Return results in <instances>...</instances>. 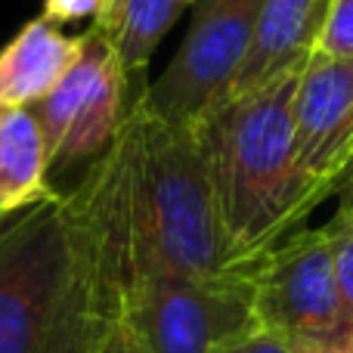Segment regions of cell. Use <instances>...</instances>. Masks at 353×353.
<instances>
[{
    "instance_id": "cell-9",
    "label": "cell",
    "mask_w": 353,
    "mask_h": 353,
    "mask_svg": "<svg viewBox=\"0 0 353 353\" xmlns=\"http://www.w3.org/2000/svg\"><path fill=\"white\" fill-rule=\"evenodd\" d=\"M332 3L335 0H263L251 53L223 99L261 90L292 68L307 65L316 53Z\"/></svg>"
},
{
    "instance_id": "cell-17",
    "label": "cell",
    "mask_w": 353,
    "mask_h": 353,
    "mask_svg": "<svg viewBox=\"0 0 353 353\" xmlns=\"http://www.w3.org/2000/svg\"><path fill=\"white\" fill-rule=\"evenodd\" d=\"M99 353H146L143 350V344L137 341L134 329H130L128 323H124V316L118 319V325L112 329V335L105 338V344L99 347Z\"/></svg>"
},
{
    "instance_id": "cell-6",
    "label": "cell",
    "mask_w": 353,
    "mask_h": 353,
    "mask_svg": "<svg viewBox=\"0 0 353 353\" xmlns=\"http://www.w3.org/2000/svg\"><path fill=\"white\" fill-rule=\"evenodd\" d=\"M128 84L103 25L81 31L78 59L47 97L28 105L47 146L50 171L93 161L115 143L128 115Z\"/></svg>"
},
{
    "instance_id": "cell-8",
    "label": "cell",
    "mask_w": 353,
    "mask_h": 353,
    "mask_svg": "<svg viewBox=\"0 0 353 353\" xmlns=\"http://www.w3.org/2000/svg\"><path fill=\"white\" fill-rule=\"evenodd\" d=\"M298 161L319 195L338 192L353 171V59L316 53L307 59L294 93Z\"/></svg>"
},
{
    "instance_id": "cell-3",
    "label": "cell",
    "mask_w": 353,
    "mask_h": 353,
    "mask_svg": "<svg viewBox=\"0 0 353 353\" xmlns=\"http://www.w3.org/2000/svg\"><path fill=\"white\" fill-rule=\"evenodd\" d=\"M146 87L143 84L128 103V115L118 130L130 161V285L149 273H245L232 263L211 171L192 124L161 118L149 105Z\"/></svg>"
},
{
    "instance_id": "cell-16",
    "label": "cell",
    "mask_w": 353,
    "mask_h": 353,
    "mask_svg": "<svg viewBox=\"0 0 353 353\" xmlns=\"http://www.w3.org/2000/svg\"><path fill=\"white\" fill-rule=\"evenodd\" d=\"M220 353H294V350L288 347L282 338L270 335V332H263V329H254V332H248V335H242L239 341L226 344Z\"/></svg>"
},
{
    "instance_id": "cell-4",
    "label": "cell",
    "mask_w": 353,
    "mask_h": 353,
    "mask_svg": "<svg viewBox=\"0 0 353 353\" xmlns=\"http://www.w3.org/2000/svg\"><path fill=\"white\" fill-rule=\"evenodd\" d=\"M254 319L294 353H353L325 230L285 236L251 267Z\"/></svg>"
},
{
    "instance_id": "cell-14",
    "label": "cell",
    "mask_w": 353,
    "mask_h": 353,
    "mask_svg": "<svg viewBox=\"0 0 353 353\" xmlns=\"http://www.w3.org/2000/svg\"><path fill=\"white\" fill-rule=\"evenodd\" d=\"M316 50L332 56H350L353 59V0H335L319 34Z\"/></svg>"
},
{
    "instance_id": "cell-5",
    "label": "cell",
    "mask_w": 353,
    "mask_h": 353,
    "mask_svg": "<svg viewBox=\"0 0 353 353\" xmlns=\"http://www.w3.org/2000/svg\"><path fill=\"white\" fill-rule=\"evenodd\" d=\"M121 316L146 353H220L261 329L251 270L230 276L149 273L124 294Z\"/></svg>"
},
{
    "instance_id": "cell-13",
    "label": "cell",
    "mask_w": 353,
    "mask_h": 353,
    "mask_svg": "<svg viewBox=\"0 0 353 353\" xmlns=\"http://www.w3.org/2000/svg\"><path fill=\"white\" fill-rule=\"evenodd\" d=\"M323 230H325V239H329L332 261H335V279H338V292H341V304L353 329V214L338 211Z\"/></svg>"
},
{
    "instance_id": "cell-18",
    "label": "cell",
    "mask_w": 353,
    "mask_h": 353,
    "mask_svg": "<svg viewBox=\"0 0 353 353\" xmlns=\"http://www.w3.org/2000/svg\"><path fill=\"white\" fill-rule=\"evenodd\" d=\"M338 211L344 214H353V171L344 176L341 189H338Z\"/></svg>"
},
{
    "instance_id": "cell-19",
    "label": "cell",
    "mask_w": 353,
    "mask_h": 353,
    "mask_svg": "<svg viewBox=\"0 0 353 353\" xmlns=\"http://www.w3.org/2000/svg\"><path fill=\"white\" fill-rule=\"evenodd\" d=\"M3 112H6V109H0V118H3Z\"/></svg>"
},
{
    "instance_id": "cell-7",
    "label": "cell",
    "mask_w": 353,
    "mask_h": 353,
    "mask_svg": "<svg viewBox=\"0 0 353 353\" xmlns=\"http://www.w3.org/2000/svg\"><path fill=\"white\" fill-rule=\"evenodd\" d=\"M263 0H195L192 22L168 68L146 87L161 118L195 124L223 99L257 34Z\"/></svg>"
},
{
    "instance_id": "cell-10",
    "label": "cell",
    "mask_w": 353,
    "mask_h": 353,
    "mask_svg": "<svg viewBox=\"0 0 353 353\" xmlns=\"http://www.w3.org/2000/svg\"><path fill=\"white\" fill-rule=\"evenodd\" d=\"M81 50V34L37 16L0 50V109H28L68 72Z\"/></svg>"
},
{
    "instance_id": "cell-12",
    "label": "cell",
    "mask_w": 353,
    "mask_h": 353,
    "mask_svg": "<svg viewBox=\"0 0 353 353\" xmlns=\"http://www.w3.org/2000/svg\"><path fill=\"white\" fill-rule=\"evenodd\" d=\"M192 3L195 0H112L103 31L128 78H140L146 72L159 43Z\"/></svg>"
},
{
    "instance_id": "cell-11",
    "label": "cell",
    "mask_w": 353,
    "mask_h": 353,
    "mask_svg": "<svg viewBox=\"0 0 353 353\" xmlns=\"http://www.w3.org/2000/svg\"><path fill=\"white\" fill-rule=\"evenodd\" d=\"M53 195L47 146L34 115L28 109H6L0 118V217Z\"/></svg>"
},
{
    "instance_id": "cell-1",
    "label": "cell",
    "mask_w": 353,
    "mask_h": 353,
    "mask_svg": "<svg viewBox=\"0 0 353 353\" xmlns=\"http://www.w3.org/2000/svg\"><path fill=\"white\" fill-rule=\"evenodd\" d=\"M124 161L112 143L72 192L0 217V353H99L130 288Z\"/></svg>"
},
{
    "instance_id": "cell-2",
    "label": "cell",
    "mask_w": 353,
    "mask_h": 353,
    "mask_svg": "<svg viewBox=\"0 0 353 353\" xmlns=\"http://www.w3.org/2000/svg\"><path fill=\"white\" fill-rule=\"evenodd\" d=\"M304 72L220 99L192 124L201 143L232 263L251 270L323 201L298 161L294 93Z\"/></svg>"
},
{
    "instance_id": "cell-15",
    "label": "cell",
    "mask_w": 353,
    "mask_h": 353,
    "mask_svg": "<svg viewBox=\"0 0 353 353\" xmlns=\"http://www.w3.org/2000/svg\"><path fill=\"white\" fill-rule=\"evenodd\" d=\"M112 10V0H43L41 16L53 25L62 22H90L103 25Z\"/></svg>"
}]
</instances>
